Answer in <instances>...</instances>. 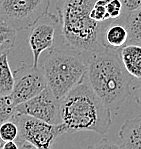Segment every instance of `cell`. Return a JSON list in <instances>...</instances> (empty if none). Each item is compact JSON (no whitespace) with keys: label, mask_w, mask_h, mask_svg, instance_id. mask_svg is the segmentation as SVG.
<instances>
[{"label":"cell","mask_w":141,"mask_h":149,"mask_svg":"<svg viewBox=\"0 0 141 149\" xmlns=\"http://www.w3.org/2000/svg\"><path fill=\"white\" fill-rule=\"evenodd\" d=\"M120 50H108L90 53L86 60V79L111 113L118 110L132 92L133 77L124 68Z\"/></svg>","instance_id":"6da1fadb"},{"label":"cell","mask_w":141,"mask_h":149,"mask_svg":"<svg viewBox=\"0 0 141 149\" xmlns=\"http://www.w3.org/2000/svg\"><path fill=\"white\" fill-rule=\"evenodd\" d=\"M60 123L68 132L91 131L103 135L112 124L111 111L95 94L86 76L60 101Z\"/></svg>","instance_id":"7a4b0ae2"},{"label":"cell","mask_w":141,"mask_h":149,"mask_svg":"<svg viewBox=\"0 0 141 149\" xmlns=\"http://www.w3.org/2000/svg\"><path fill=\"white\" fill-rule=\"evenodd\" d=\"M95 0H57L60 32L65 44L82 53L103 51L101 33L104 23L90 18Z\"/></svg>","instance_id":"3957f363"},{"label":"cell","mask_w":141,"mask_h":149,"mask_svg":"<svg viewBox=\"0 0 141 149\" xmlns=\"http://www.w3.org/2000/svg\"><path fill=\"white\" fill-rule=\"evenodd\" d=\"M38 66L47 87L59 101L84 78L87 70L82 52L67 44L49 50Z\"/></svg>","instance_id":"277c9868"},{"label":"cell","mask_w":141,"mask_h":149,"mask_svg":"<svg viewBox=\"0 0 141 149\" xmlns=\"http://www.w3.org/2000/svg\"><path fill=\"white\" fill-rule=\"evenodd\" d=\"M51 0H0V23L15 31L34 26L49 12Z\"/></svg>","instance_id":"5b68a950"},{"label":"cell","mask_w":141,"mask_h":149,"mask_svg":"<svg viewBox=\"0 0 141 149\" xmlns=\"http://www.w3.org/2000/svg\"><path fill=\"white\" fill-rule=\"evenodd\" d=\"M12 119L19 129L16 142L22 144L23 149H51L60 135L68 133L61 123L50 124L22 114H15Z\"/></svg>","instance_id":"8992f818"},{"label":"cell","mask_w":141,"mask_h":149,"mask_svg":"<svg viewBox=\"0 0 141 149\" xmlns=\"http://www.w3.org/2000/svg\"><path fill=\"white\" fill-rule=\"evenodd\" d=\"M13 78L14 84L9 96L15 106L31 99L47 87L39 66L35 67L22 62L13 71Z\"/></svg>","instance_id":"52a82bcc"},{"label":"cell","mask_w":141,"mask_h":149,"mask_svg":"<svg viewBox=\"0 0 141 149\" xmlns=\"http://www.w3.org/2000/svg\"><path fill=\"white\" fill-rule=\"evenodd\" d=\"M16 114L39 119L50 124L60 123V101L52 94L48 87L31 99L15 106Z\"/></svg>","instance_id":"ba28073f"},{"label":"cell","mask_w":141,"mask_h":149,"mask_svg":"<svg viewBox=\"0 0 141 149\" xmlns=\"http://www.w3.org/2000/svg\"><path fill=\"white\" fill-rule=\"evenodd\" d=\"M42 21H38L28 36V44L32 52V65L37 67L41 54L46 50H51L54 46L55 40L56 24L59 23L58 16L47 13L41 18Z\"/></svg>","instance_id":"9c48e42d"},{"label":"cell","mask_w":141,"mask_h":149,"mask_svg":"<svg viewBox=\"0 0 141 149\" xmlns=\"http://www.w3.org/2000/svg\"><path fill=\"white\" fill-rule=\"evenodd\" d=\"M124 15L117 20H109L103 26L101 33V43L104 49L120 50L127 44L128 31H127Z\"/></svg>","instance_id":"30bf717a"},{"label":"cell","mask_w":141,"mask_h":149,"mask_svg":"<svg viewBox=\"0 0 141 149\" xmlns=\"http://www.w3.org/2000/svg\"><path fill=\"white\" fill-rule=\"evenodd\" d=\"M124 149H141V115L127 119L119 130Z\"/></svg>","instance_id":"8fae6325"},{"label":"cell","mask_w":141,"mask_h":149,"mask_svg":"<svg viewBox=\"0 0 141 149\" xmlns=\"http://www.w3.org/2000/svg\"><path fill=\"white\" fill-rule=\"evenodd\" d=\"M124 68L133 78L141 80V46L126 44L119 51Z\"/></svg>","instance_id":"7c38bea8"},{"label":"cell","mask_w":141,"mask_h":149,"mask_svg":"<svg viewBox=\"0 0 141 149\" xmlns=\"http://www.w3.org/2000/svg\"><path fill=\"white\" fill-rule=\"evenodd\" d=\"M125 25L128 31L127 44H137L141 46V7L126 16Z\"/></svg>","instance_id":"4fadbf2b"},{"label":"cell","mask_w":141,"mask_h":149,"mask_svg":"<svg viewBox=\"0 0 141 149\" xmlns=\"http://www.w3.org/2000/svg\"><path fill=\"white\" fill-rule=\"evenodd\" d=\"M14 78L8 62V53L0 55V96L10 95Z\"/></svg>","instance_id":"5bb4252c"},{"label":"cell","mask_w":141,"mask_h":149,"mask_svg":"<svg viewBox=\"0 0 141 149\" xmlns=\"http://www.w3.org/2000/svg\"><path fill=\"white\" fill-rule=\"evenodd\" d=\"M17 31L0 23V55L9 53L16 42Z\"/></svg>","instance_id":"9a60e30c"},{"label":"cell","mask_w":141,"mask_h":149,"mask_svg":"<svg viewBox=\"0 0 141 149\" xmlns=\"http://www.w3.org/2000/svg\"><path fill=\"white\" fill-rule=\"evenodd\" d=\"M18 134H19V129L13 119L2 123L0 125V147L4 142L16 141Z\"/></svg>","instance_id":"2e32d148"},{"label":"cell","mask_w":141,"mask_h":149,"mask_svg":"<svg viewBox=\"0 0 141 149\" xmlns=\"http://www.w3.org/2000/svg\"><path fill=\"white\" fill-rule=\"evenodd\" d=\"M108 0H95L90 10V18L97 23H104L109 21V16L107 14L106 4Z\"/></svg>","instance_id":"e0dca14e"},{"label":"cell","mask_w":141,"mask_h":149,"mask_svg":"<svg viewBox=\"0 0 141 149\" xmlns=\"http://www.w3.org/2000/svg\"><path fill=\"white\" fill-rule=\"evenodd\" d=\"M16 114L15 105L13 104L10 96H0V125L11 120Z\"/></svg>","instance_id":"ac0fdd59"},{"label":"cell","mask_w":141,"mask_h":149,"mask_svg":"<svg viewBox=\"0 0 141 149\" xmlns=\"http://www.w3.org/2000/svg\"><path fill=\"white\" fill-rule=\"evenodd\" d=\"M106 9H107V14L110 20H117L122 16L126 15L124 13L123 5L120 0H108Z\"/></svg>","instance_id":"d6986e66"},{"label":"cell","mask_w":141,"mask_h":149,"mask_svg":"<svg viewBox=\"0 0 141 149\" xmlns=\"http://www.w3.org/2000/svg\"><path fill=\"white\" fill-rule=\"evenodd\" d=\"M86 149H124V147L122 145H118L115 142L104 138L100 140L98 143L89 145Z\"/></svg>","instance_id":"ffe728a7"},{"label":"cell","mask_w":141,"mask_h":149,"mask_svg":"<svg viewBox=\"0 0 141 149\" xmlns=\"http://www.w3.org/2000/svg\"><path fill=\"white\" fill-rule=\"evenodd\" d=\"M120 2L123 5L124 13L126 15L141 7V0H120Z\"/></svg>","instance_id":"44dd1931"},{"label":"cell","mask_w":141,"mask_h":149,"mask_svg":"<svg viewBox=\"0 0 141 149\" xmlns=\"http://www.w3.org/2000/svg\"><path fill=\"white\" fill-rule=\"evenodd\" d=\"M132 91L134 93V99L141 106V80L139 83L136 84V86H132Z\"/></svg>","instance_id":"7402d4cb"},{"label":"cell","mask_w":141,"mask_h":149,"mask_svg":"<svg viewBox=\"0 0 141 149\" xmlns=\"http://www.w3.org/2000/svg\"><path fill=\"white\" fill-rule=\"evenodd\" d=\"M0 149H20V146L16 141H9L4 142Z\"/></svg>","instance_id":"603a6c76"}]
</instances>
